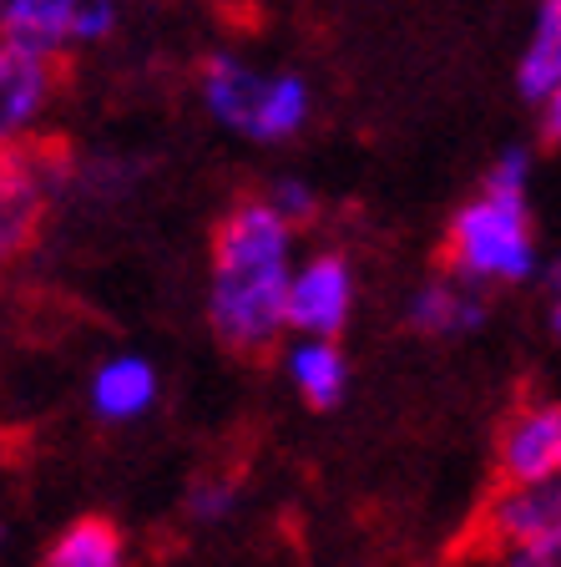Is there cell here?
<instances>
[{"mask_svg":"<svg viewBox=\"0 0 561 567\" xmlns=\"http://www.w3.org/2000/svg\"><path fill=\"white\" fill-rule=\"evenodd\" d=\"M354 319V264L340 248H319L293 259L283 289V334L293 340H340Z\"/></svg>","mask_w":561,"mask_h":567,"instance_id":"cell-4","label":"cell"},{"mask_svg":"<svg viewBox=\"0 0 561 567\" xmlns=\"http://www.w3.org/2000/svg\"><path fill=\"white\" fill-rule=\"evenodd\" d=\"M283 375L314 411H334L350 390V354L340 340H293L283 350Z\"/></svg>","mask_w":561,"mask_h":567,"instance_id":"cell-13","label":"cell"},{"mask_svg":"<svg viewBox=\"0 0 561 567\" xmlns=\"http://www.w3.org/2000/svg\"><path fill=\"white\" fill-rule=\"evenodd\" d=\"M122 25V0H76V47H102Z\"/></svg>","mask_w":561,"mask_h":567,"instance_id":"cell-16","label":"cell"},{"mask_svg":"<svg viewBox=\"0 0 561 567\" xmlns=\"http://www.w3.org/2000/svg\"><path fill=\"white\" fill-rule=\"evenodd\" d=\"M501 482H561V405L531 401L501 425Z\"/></svg>","mask_w":561,"mask_h":567,"instance_id":"cell-7","label":"cell"},{"mask_svg":"<svg viewBox=\"0 0 561 567\" xmlns=\"http://www.w3.org/2000/svg\"><path fill=\"white\" fill-rule=\"evenodd\" d=\"M299 259V228L263 198L238 203L212 234L208 324L228 350L258 354L283 340V289Z\"/></svg>","mask_w":561,"mask_h":567,"instance_id":"cell-1","label":"cell"},{"mask_svg":"<svg viewBox=\"0 0 561 567\" xmlns=\"http://www.w3.org/2000/svg\"><path fill=\"white\" fill-rule=\"evenodd\" d=\"M163 395V375L147 354H106L102 365L92 370V385H86V401L92 415L106 425H132L157 405Z\"/></svg>","mask_w":561,"mask_h":567,"instance_id":"cell-9","label":"cell"},{"mask_svg":"<svg viewBox=\"0 0 561 567\" xmlns=\"http://www.w3.org/2000/svg\"><path fill=\"white\" fill-rule=\"evenodd\" d=\"M61 173H66V163L35 142L0 157V269L15 264L41 238Z\"/></svg>","mask_w":561,"mask_h":567,"instance_id":"cell-5","label":"cell"},{"mask_svg":"<svg viewBox=\"0 0 561 567\" xmlns=\"http://www.w3.org/2000/svg\"><path fill=\"white\" fill-rule=\"evenodd\" d=\"M238 502H243V486L233 482V476H202L193 492H187V512H193V522H228L238 512Z\"/></svg>","mask_w":561,"mask_h":567,"instance_id":"cell-15","label":"cell"},{"mask_svg":"<svg viewBox=\"0 0 561 567\" xmlns=\"http://www.w3.org/2000/svg\"><path fill=\"white\" fill-rule=\"evenodd\" d=\"M516 92L531 112L561 102V0H537V21L516 61Z\"/></svg>","mask_w":561,"mask_h":567,"instance_id":"cell-12","label":"cell"},{"mask_svg":"<svg viewBox=\"0 0 561 567\" xmlns=\"http://www.w3.org/2000/svg\"><path fill=\"white\" fill-rule=\"evenodd\" d=\"M41 567H127V537L106 517H76L56 532Z\"/></svg>","mask_w":561,"mask_h":567,"instance_id":"cell-14","label":"cell"},{"mask_svg":"<svg viewBox=\"0 0 561 567\" xmlns=\"http://www.w3.org/2000/svg\"><path fill=\"white\" fill-rule=\"evenodd\" d=\"M263 203H269V208L279 213L283 224H293V228L309 224V218H314V208H319L314 188H309L304 177H279V183H273V193H269Z\"/></svg>","mask_w":561,"mask_h":567,"instance_id":"cell-17","label":"cell"},{"mask_svg":"<svg viewBox=\"0 0 561 567\" xmlns=\"http://www.w3.org/2000/svg\"><path fill=\"white\" fill-rule=\"evenodd\" d=\"M198 96L208 117L248 142H289L314 117V86L299 71L253 66L238 51H212L198 71Z\"/></svg>","mask_w":561,"mask_h":567,"instance_id":"cell-3","label":"cell"},{"mask_svg":"<svg viewBox=\"0 0 561 567\" xmlns=\"http://www.w3.org/2000/svg\"><path fill=\"white\" fill-rule=\"evenodd\" d=\"M486 537L501 553L561 537V482H501L486 502Z\"/></svg>","mask_w":561,"mask_h":567,"instance_id":"cell-8","label":"cell"},{"mask_svg":"<svg viewBox=\"0 0 561 567\" xmlns=\"http://www.w3.org/2000/svg\"><path fill=\"white\" fill-rule=\"evenodd\" d=\"M56 102V61L0 41V157L31 147Z\"/></svg>","mask_w":561,"mask_h":567,"instance_id":"cell-6","label":"cell"},{"mask_svg":"<svg viewBox=\"0 0 561 567\" xmlns=\"http://www.w3.org/2000/svg\"><path fill=\"white\" fill-rule=\"evenodd\" d=\"M6 543H11V527H6V522H0V553H6Z\"/></svg>","mask_w":561,"mask_h":567,"instance_id":"cell-19","label":"cell"},{"mask_svg":"<svg viewBox=\"0 0 561 567\" xmlns=\"http://www.w3.org/2000/svg\"><path fill=\"white\" fill-rule=\"evenodd\" d=\"M531 177H537V153L521 142L486 167L480 188L460 203L445 228V264L456 279L476 289L537 279L541 238L537 213H531Z\"/></svg>","mask_w":561,"mask_h":567,"instance_id":"cell-2","label":"cell"},{"mask_svg":"<svg viewBox=\"0 0 561 567\" xmlns=\"http://www.w3.org/2000/svg\"><path fill=\"white\" fill-rule=\"evenodd\" d=\"M0 41L61 61L76 47V0H0Z\"/></svg>","mask_w":561,"mask_h":567,"instance_id":"cell-10","label":"cell"},{"mask_svg":"<svg viewBox=\"0 0 561 567\" xmlns=\"http://www.w3.org/2000/svg\"><path fill=\"white\" fill-rule=\"evenodd\" d=\"M405 319L420 334H435V340H450V334H470L491 319V305H486V289L456 279V274H440V279L420 284L405 305Z\"/></svg>","mask_w":561,"mask_h":567,"instance_id":"cell-11","label":"cell"},{"mask_svg":"<svg viewBox=\"0 0 561 567\" xmlns=\"http://www.w3.org/2000/svg\"><path fill=\"white\" fill-rule=\"evenodd\" d=\"M501 567H561V537L547 543H527V547H506Z\"/></svg>","mask_w":561,"mask_h":567,"instance_id":"cell-18","label":"cell"}]
</instances>
